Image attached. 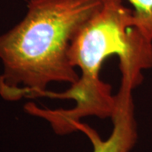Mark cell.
<instances>
[{
  "instance_id": "cell-1",
  "label": "cell",
  "mask_w": 152,
  "mask_h": 152,
  "mask_svg": "<svg viewBox=\"0 0 152 152\" xmlns=\"http://www.w3.org/2000/svg\"><path fill=\"white\" fill-rule=\"evenodd\" d=\"M111 56L119 58L122 80L134 89L143 81L142 71L152 68V39L139 27L134 11L123 0H104L100 10L83 26L71 44L69 57L73 67L81 72L78 81L64 92L46 91L42 97L73 100L69 109H48L29 102L27 113L48 121L57 134L77 131L86 117L112 118L116 96L112 86L100 79L104 61Z\"/></svg>"
},
{
  "instance_id": "cell-2",
  "label": "cell",
  "mask_w": 152,
  "mask_h": 152,
  "mask_svg": "<svg viewBox=\"0 0 152 152\" xmlns=\"http://www.w3.org/2000/svg\"><path fill=\"white\" fill-rule=\"evenodd\" d=\"M104 0H29L25 18L0 36V96L7 101L42 97L52 82L78 81L71 44Z\"/></svg>"
},
{
  "instance_id": "cell-3",
  "label": "cell",
  "mask_w": 152,
  "mask_h": 152,
  "mask_svg": "<svg viewBox=\"0 0 152 152\" xmlns=\"http://www.w3.org/2000/svg\"><path fill=\"white\" fill-rule=\"evenodd\" d=\"M133 90L129 83L121 80L111 118L113 130L107 140H102L97 132L89 125L82 122L78 124L77 131L84 133L91 142L92 152H130L134 147L138 140V127L132 97Z\"/></svg>"
},
{
  "instance_id": "cell-4",
  "label": "cell",
  "mask_w": 152,
  "mask_h": 152,
  "mask_svg": "<svg viewBox=\"0 0 152 152\" xmlns=\"http://www.w3.org/2000/svg\"><path fill=\"white\" fill-rule=\"evenodd\" d=\"M134 8V16L139 27L152 39V0H128Z\"/></svg>"
}]
</instances>
